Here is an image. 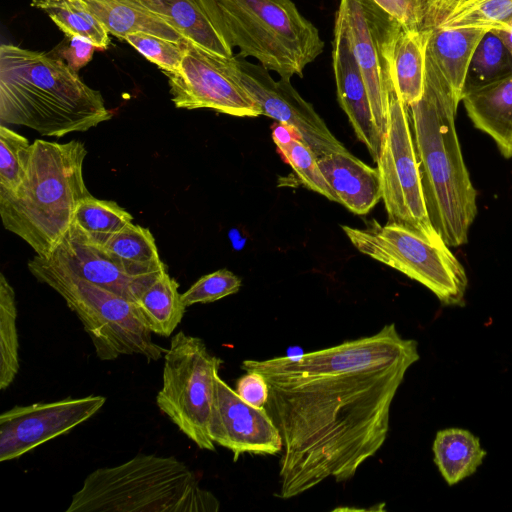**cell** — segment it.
I'll return each instance as SVG.
<instances>
[{
  "label": "cell",
  "mask_w": 512,
  "mask_h": 512,
  "mask_svg": "<svg viewBox=\"0 0 512 512\" xmlns=\"http://www.w3.org/2000/svg\"><path fill=\"white\" fill-rule=\"evenodd\" d=\"M384 12L395 19L403 28L421 29L425 0H372Z\"/></svg>",
  "instance_id": "obj_36"
},
{
  "label": "cell",
  "mask_w": 512,
  "mask_h": 512,
  "mask_svg": "<svg viewBox=\"0 0 512 512\" xmlns=\"http://www.w3.org/2000/svg\"><path fill=\"white\" fill-rule=\"evenodd\" d=\"M40 257V256H39ZM50 265L135 302L156 277H134L126 273L100 249L72 238L68 233L48 257Z\"/></svg>",
  "instance_id": "obj_18"
},
{
  "label": "cell",
  "mask_w": 512,
  "mask_h": 512,
  "mask_svg": "<svg viewBox=\"0 0 512 512\" xmlns=\"http://www.w3.org/2000/svg\"><path fill=\"white\" fill-rule=\"evenodd\" d=\"M132 220L133 216L115 201L89 195L78 204L68 234L77 241L100 248Z\"/></svg>",
  "instance_id": "obj_26"
},
{
  "label": "cell",
  "mask_w": 512,
  "mask_h": 512,
  "mask_svg": "<svg viewBox=\"0 0 512 512\" xmlns=\"http://www.w3.org/2000/svg\"><path fill=\"white\" fill-rule=\"evenodd\" d=\"M218 499L173 456L139 454L91 472L66 512H217Z\"/></svg>",
  "instance_id": "obj_5"
},
{
  "label": "cell",
  "mask_w": 512,
  "mask_h": 512,
  "mask_svg": "<svg viewBox=\"0 0 512 512\" xmlns=\"http://www.w3.org/2000/svg\"><path fill=\"white\" fill-rule=\"evenodd\" d=\"M209 435L215 444L233 453L234 461L243 453L276 455L283 447L280 431L267 409L244 401L219 374Z\"/></svg>",
  "instance_id": "obj_15"
},
{
  "label": "cell",
  "mask_w": 512,
  "mask_h": 512,
  "mask_svg": "<svg viewBox=\"0 0 512 512\" xmlns=\"http://www.w3.org/2000/svg\"><path fill=\"white\" fill-rule=\"evenodd\" d=\"M111 118L102 94L62 58L13 44L0 46V124L63 137Z\"/></svg>",
  "instance_id": "obj_2"
},
{
  "label": "cell",
  "mask_w": 512,
  "mask_h": 512,
  "mask_svg": "<svg viewBox=\"0 0 512 512\" xmlns=\"http://www.w3.org/2000/svg\"><path fill=\"white\" fill-rule=\"evenodd\" d=\"M15 291L4 274H0V389H7L19 371Z\"/></svg>",
  "instance_id": "obj_30"
},
{
  "label": "cell",
  "mask_w": 512,
  "mask_h": 512,
  "mask_svg": "<svg viewBox=\"0 0 512 512\" xmlns=\"http://www.w3.org/2000/svg\"><path fill=\"white\" fill-rule=\"evenodd\" d=\"M318 165L338 203L352 213L365 215L382 199L378 169L349 151L319 157Z\"/></svg>",
  "instance_id": "obj_19"
},
{
  "label": "cell",
  "mask_w": 512,
  "mask_h": 512,
  "mask_svg": "<svg viewBox=\"0 0 512 512\" xmlns=\"http://www.w3.org/2000/svg\"><path fill=\"white\" fill-rule=\"evenodd\" d=\"M494 34H496L501 41L505 44L512 55V30L511 31H501V30H493Z\"/></svg>",
  "instance_id": "obj_40"
},
{
  "label": "cell",
  "mask_w": 512,
  "mask_h": 512,
  "mask_svg": "<svg viewBox=\"0 0 512 512\" xmlns=\"http://www.w3.org/2000/svg\"><path fill=\"white\" fill-rule=\"evenodd\" d=\"M487 30L474 27L430 29L426 59L443 78L456 102L463 97L472 55Z\"/></svg>",
  "instance_id": "obj_21"
},
{
  "label": "cell",
  "mask_w": 512,
  "mask_h": 512,
  "mask_svg": "<svg viewBox=\"0 0 512 512\" xmlns=\"http://www.w3.org/2000/svg\"><path fill=\"white\" fill-rule=\"evenodd\" d=\"M341 227L362 254L424 285L443 305H464L467 275L443 240L396 222L382 225L375 219L362 228Z\"/></svg>",
  "instance_id": "obj_8"
},
{
  "label": "cell",
  "mask_w": 512,
  "mask_h": 512,
  "mask_svg": "<svg viewBox=\"0 0 512 512\" xmlns=\"http://www.w3.org/2000/svg\"><path fill=\"white\" fill-rule=\"evenodd\" d=\"M134 303L147 328L162 337L171 336L187 308L178 282L168 271L162 272Z\"/></svg>",
  "instance_id": "obj_27"
},
{
  "label": "cell",
  "mask_w": 512,
  "mask_h": 512,
  "mask_svg": "<svg viewBox=\"0 0 512 512\" xmlns=\"http://www.w3.org/2000/svg\"><path fill=\"white\" fill-rule=\"evenodd\" d=\"M87 150L77 140L36 139L26 174L16 191L0 198L4 228L48 257L68 233L80 201L91 195L83 177Z\"/></svg>",
  "instance_id": "obj_4"
},
{
  "label": "cell",
  "mask_w": 512,
  "mask_h": 512,
  "mask_svg": "<svg viewBox=\"0 0 512 512\" xmlns=\"http://www.w3.org/2000/svg\"><path fill=\"white\" fill-rule=\"evenodd\" d=\"M464 0H425L423 30L439 26Z\"/></svg>",
  "instance_id": "obj_39"
},
{
  "label": "cell",
  "mask_w": 512,
  "mask_h": 512,
  "mask_svg": "<svg viewBox=\"0 0 512 512\" xmlns=\"http://www.w3.org/2000/svg\"><path fill=\"white\" fill-rule=\"evenodd\" d=\"M512 74V55L501 39L487 31L472 55L465 89L482 86Z\"/></svg>",
  "instance_id": "obj_31"
},
{
  "label": "cell",
  "mask_w": 512,
  "mask_h": 512,
  "mask_svg": "<svg viewBox=\"0 0 512 512\" xmlns=\"http://www.w3.org/2000/svg\"><path fill=\"white\" fill-rule=\"evenodd\" d=\"M235 57L239 79L262 115L293 129L318 158L348 151L289 80H274L269 70L260 64L249 62L238 55Z\"/></svg>",
  "instance_id": "obj_13"
},
{
  "label": "cell",
  "mask_w": 512,
  "mask_h": 512,
  "mask_svg": "<svg viewBox=\"0 0 512 512\" xmlns=\"http://www.w3.org/2000/svg\"><path fill=\"white\" fill-rule=\"evenodd\" d=\"M30 147L26 137L0 124V198L14 193L22 183Z\"/></svg>",
  "instance_id": "obj_33"
},
{
  "label": "cell",
  "mask_w": 512,
  "mask_h": 512,
  "mask_svg": "<svg viewBox=\"0 0 512 512\" xmlns=\"http://www.w3.org/2000/svg\"><path fill=\"white\" fill-rule=\"evenodd\" d=\"M461 101L473 125L494 140L502 156L512 159V74L466 89Z\"/></svg>",
  "instance_id": "obj_20"
},
{
  "label": "cell",
  "mask_w": 512,
  "mask_h": 512,
  "mask_svg": "<svg viewBox=\"0 0 512 512\" xmlns=\"http://www.w3.org/2000/svg\"><path fill=\"white\" fill-rule=\"evenodd\" d=\"M458 105L426 59L423 96L408 107V112L428 214L449 247L467 243L477 214V193L455 128Z\"/></svg>",
  "instance_id": "obj_3"
},
{
  "label": "cell",
  "mask_w": 512,
  "mask_h": 512,
  "mask_svg": "<svg viewBox=\"0 0 512 512\" xmlns=\"http://www.w3.org/2000/svg\"><path fill=\"white\" fill-rule=\"evenodd\" d=\"M98 249L134 277H156L167 271L153 234L138 224H128Z\"/></svg>",
  "instance_id": "obj_24"
},
{
  "label": "cell",
  "mask_w": 512,
  "mask_h": 512,
  "mask_svg": "<svg viewBox=\"0 0 512 512\" xmlns=\"http://www.w3.org/2000/svg\"><path fill=\"white\" fill-rule=\"evenodd\" d=\"M31 6L45 11L69 38H86L99 50L107 49L110 44L109 32L85 0H32Z\"/></svg>",
  "instance_id": "obj_29"
},
{
  "label": "cell",
  "mask_w": 512,
  "mask_h": 512,
  "mask_svg": "<svg viewBox=\"0 0 512 512\" xmlns=\"http://www.w3.org/2000/svg\"><path fill=\"white\" fill-rule=\"evenodd\" d=\"M337 13L345 23L375 123L383 136L390 95L395 92L393 51L401 25L372 0H340Z\"/></svg>",
  "instance_id": "obj_11"
},
{
  "label": "cell",
  "mask_w": 512,
  "mask_h": 512,
  "mask_svg": "<svg viewBox=\"0 0 512 512\" xmlns=\"http://www.w3.org/2000/svg\"><path fill=\"white\" fill-rule=\"evenodd\" d=\"M236 393L247 403L256 407H265L269 398V386L258 372L246 371L237 379Z\"/></svg>",
  "instance_id": "obj_37"
},
{
  "label": "cell",
  "mask_w": 512,
  "mask_h": 512,
  "mask_svg": "<svg viewBox=\"0 0 512 512\" xmlns=\"http://www.w3.org/2000/svg\"><path fill=\"white\" fill-rule=\"evenodd\" d=\"M163 73L176 108H205L236 117L262 115L239 79L235 56L223 57L186 41L179 68Z\"/></svg>",
  "instance_id": "obj_12"
},
{
  "label": "cell",
  "mask_w": 512,
  "mask_h": 512,
  "mask_svg": "<svg viewBox=\"0 0 512 512\" xmlns=\"http://www.w3.org/2000/svg\"><path fill=\"white\" fill-rule=\"evenodd\" d=\"M430 30L401 26L393 51L394 90L409 107L423 96L426 79V49Z\"/></svg>",
  "instance_id": "obj_22"
},
{
  "label": "cell",
  "mask_w": 512,
  "mask_h": 512,
  "mask_svg": "<svg viewBox=\"0 0 512 512\" xmlns=\"http://www.w3.org/2000/svg\"><path fill=\"white\" fill-rule=\"evenodd\" d=\"M109 34L125 40L133 33H148L172 41H186L164 20L132 0H85Z\"/></svg>",
  "instance_id": "obj_23"
},
{
  "label": "cell",
  "mask_w": 512,
  "mask_h": 512,
  "mask_svg": "<svg viewBox=\"0 0 512 512\" xmlns=\"http://www.w3.org/2000/svg\"><path fill=\"white\" fill-rule=\"evenodd\" d=\"M439 26L511 31L512 0H464Z\"/></svg>",
  "instance_id": "obj_32"
},
{
  "label": "cell",
  "mask_w": 512,
  "mask_h": 512,
  "mask_svg": "<svg viewBox=\"0 0 512 512\" xmlns=\"http://www.w3.org/2000/svg\"><path fill=\"white\" fill-rule=\"evenodd\" d=\"M238 56L255 58L281 79L302 77L324 50L318 29L292 0H218Z\"/></svg>",
  "instance_id": "obj_6"
},
{
  "label": "cell",
  "mask_w": 512,
  "mask_h": 512,
  "mask_svg": "<svg viewBox=\"0 0 512 512\" xmlns=\"http://www.w3.org/2000/svg\"><path fill=\"white\" fill-rule=\"evenodd\" d=\"M332 59L339 105L347 115L358 140L366 146L376 162L383 136L375 123L366 85L354 56L345 23L337 12Z\"/></svg>",
  "instance_id": "obj_16"
},
{
  "label": "cell",
  "mask_w": 512,
  "mask_h": 512,
  "mask_svg": "<svg viewBox=\"0 0 512 512\" xmlns=\"http://www.w3.org/2000/svg\"><path fill=\"white\" fill-rule=\"evenodd\" d=\"M241 287V279L228 269H219L199 278L181 294L186 307L207 304L235 294Z\"/></svg>",
  "instance_id": "obj_35"
},
{
  "label": "cell",
  "mask_w": 512,
  "mask_h": 512,
  "mask_svg": "<svg viewBox=\"0 0 512 512\" xmlns=\"http://www.w3.org/2000/svg\"><path fill=\"white\" fill-rule=\"evenodd\" d=\"M106 398L89 395L14 406L0 415V461L17 459L90 419Z\"/></svg>",
  "instance_id": "obj_14"
},
{
  "label": "cell",
  "mask_w": 512,
  "mask_h": 512,
  "mask_svg": "<svg viewBox=\"0 0 512 512\" xmlns=\"http://www.w3.org/2000/svg\"><path fill=\"white\" fill-rule=\"evenodd\" d=\"M222 360L204 341L183 331L176 333L164 355L158 408L200 449L215 451L209 435L216 376Z\"/></svg>",
  "instance_id": "obj_9"
},
{
  "label": "cell",
  "mask_w": 512,
  "mask_h": 512,
  "mask_svg": "<svg viewBox=\"0 0 512 512\" xmlns=\"http://www.w3.org/2000/svg\"><path fill=\"white\" fill-rule=\"evenodd\" d=\"M155 14L186 41L211 53L233 56L218 0H132Z\"/></svg>",
  "instance_id": "obj_17"
},
{
  "label": "cell",
  "mask_w": 512,
  "mask_h": 512,
  "mask_svg": "<svg viewBox=\"0 0 512 512\" xmlns=\"http://www.w3.org/2000/svg\"><path fill=\"white\" fill-rule=\"evenodd\" d=\"M272 138L282 159L307 188L338 203L334 191L319 168L318 157L293 129L276 122L272 126Z\"/></svg>",
  "instance_id": "obj_28"
},
{
  "label": "cell",
  "mask_w": 512,
  "mask_h": 512,
  "mask_svg": "<svg viewBox=\"0 0 512 512\" xmlns=\"http://www.w3.org/2000/svg\"><path fill=\"white\" fill-rule=\"evenodd\" d=\"M31 274L55 290L77 315L102 361L121 355L159 360L166 350L152 340L135 303L108 289L62 271L38 255L28 262Z\"/></svg>",
  "instance_id": "obj_7"
},
{
  "label": "cell",
  "mask_w": 512,
  "mask_h": 512,
  "mask_svg": "<svg viewBox=\"0 0 512 512\" xmlns=\"http://www.w3.org/2000/svg\"><path fill=\"white\" fill-rule=\"evenodd\" d=\"M95 49L97 48L88 39L73 36L70 38L69 45L61 51V58L73 71L78 73L91 61Z\"/></svg>",
  "instance_id": "obj_38"
},
{
  "label": "cell",
  "mask_w": 512,
  "mask_h": 512,
  "mask_svg": "<svg viewBox=\"0 0 512 512\" xmlns=\"http://www.w3.org/2000/svg\"><path fill=\"white\" fill-rule=\"evenodd\" d=\"M419 358L417 342L390 323L301 355L244 360V371L268 383L267 411L282 437L277 496L350 480L383 446L392 401Z\"/></svg>",
  "instance_id": "obj_1"
},
{
  "label": "cell",
  "mask_w": 512,
  "mask_h": 512,
  "mask_svg": "<svg viewBox=\"0 0 512 512\" xmlns=\"http://www.w3.org/2000/svg\"><path fill=\"white\" fill-rule=\"evenodd\" d=\"M432 451L434 463L450 486L473 475L487 454L481 447L480 439L462 428L438 431Z\"/></svg>",
  "instance_id": "obj_25"
},
{
  "label": "cell",
  "mask_w": 512,
  "mask_h": 512,
  "mask_svg": "<svg viewBox=\"0 0 512 512\" xmlns=\"http://www.w3.org/2000/svg\"><path fill=\"white\" fill-rule=\"evenodd\" d=\"M376 163L388 221L416 229L433 240H443L428 214L408 107L395 92L390 95Z\"/></svg>",
  "instance_id": "obj_10"
},
{
  "label": "cell",
  "mask_w": 512,
  "mask_h": 512,
  "mask_svg": "<svg viewBox=\"0 0 512 512\" xmlns=\"http://www.w3.org/2000/svg\"><path fill=\"white\" fill-rule=\"evenodd\" d=\"M125 41L157 65L162 72H175L186 50V41H172L148 33L129 34Z\"/></svg>",
  "instance_id": "obj_34"
}]
</instances>
